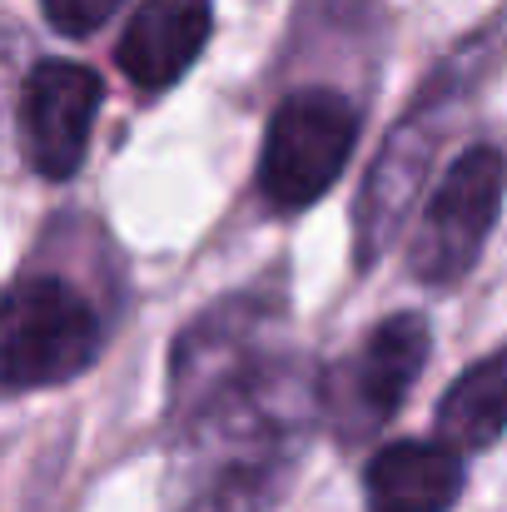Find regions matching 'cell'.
Listing matches in <instances>:
<instances>
[{"label":"cell","instance_id":"52a82bcc","mask_svg":"<svg viewBox=\"0 0 507 512\" xmlns=\"http://www.w3.org/2000/svg\"><path fill=\"white\" fill-rule=\"evenodd\" d=\"M368 512H448L463 493V453L428 438L378 448L363 473Z\"/></svg>","mask_w":507,"mask_h":512},{"label":"cell","instance_id":"8992f818","mask_svg":"<svg viewBox=\"0 0 507 512\" xmlns=\"http://www.w3.org/2000/svg\"><path fill=\"white\" fill-rule=\"evenodd\" d=\"M209 0H145L120 35V70L140 90H169L209 45Z\"/></svg>","mask_w":507,"mask_h":512},{"label":"cell","instance_id":"9c48e42d","mask_svg":"<svg viewBox=\"0 0 507 512\" xmlns=\"http://www.w3.org/2000/svg\"><path fill=\"white\" fill-rule=\"evenodd\" d=\"M40 10H45L50 30H60V35L80 40V35L100 30V25L120 10V0H40Z\"/></svg>","mask_w":507,"mask_h":512},{"label":"cell","instance_id":"277c9868","mask_svg":"<svg viewBox=\"0 0 507 512\" xmlns=\"http://www.w3.org/2000/svg\"><path fill=\"white\" fill-rule=\"evenodd\" d=\"M105 85L80 60H35L20 85V155L45 179H70L90 155V130Z\"/></svg>","mask_w":507,"mask_h":512},{"label":"cell","instance_id":"6da1fadb","mask_svg":"<svg viewBox=\"0 0 507 512\" xmlns=\"http://www.w3.org/2000/svg\"><path fill=\"white\" fill-rule=\"evenodd\" d=\"M100 314L95 304L60 274H25L5 294V383L10 388H50L80 378L100 358Z\"/></svg>","mask_w":507,"mask_h":512},{"label":"cell","instance_id":"ba28073f","mask_svg":"<svg viewBox=\"0 0 507 512\" xmlns=\"http://www.w3.org/2000/svg\"><path fill=\"white\" fill-rule=\"evenodd\" d=\"M438 443L453 453H488L507 428V343L453 378L433 413Z\"/></svg>","mask_w":507,"mask_h":512},{"label":"cell","instance_id":"5b68a950","mask_svg":"<svg viewBox=\"0 0 507 512\" xmlns=\"http://www.w3.org/2000/svg\"><path fill=\"white\" fill-rule=\"evenodd\" d=\"M428 348H433V334L423 314H393L358 343V353L343 363L334 393H329L334 413L343 418V433H368L388 423L413 393L428 363Z\"/></svg>","mask_w":507,"mask_h":512},{"label":"cell","instance_id":"7a4b0ae2","mask_svg":"<svg viewBox=\"0 0 507 512\" xmlns=\"http://www.w3.org/2000/svg\"><path fill=\"white\" fill-rule=\"evenodd\" d=\"M358 145V105L338 90H294L279 100L259 150V194L299 214L338 184Z\"/></svg>","mask_w":507,"mask_h":512},{"label":"cell","instance_id":"3957f363","mask_svg":"<svg viewBox=\"0 0 507 512\" xmlns=\"http://www.w3.org/2000/svg\"><path fill=\"white\" fill-rule=\"evenodd\" d=\"M507 194V155L493 145H473L463 150L443 179L433 184L418 229H413V249L408 264L423 284L433 289H453L473 274V264L483 259V244L503 214Z\"/></svg>","mask_w":507,"mask_h":512}]
</instances>
